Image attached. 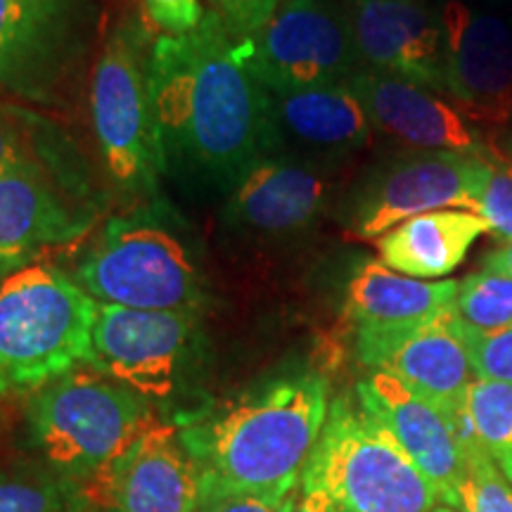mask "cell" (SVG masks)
Instances as JSON below:
<instances>
[{
	"label": "cell",
	"instance_id": "2e32d148",
	"mask_svg": "<svg viewBox=\"0 0 512 512\" xmlns=\"http://www.w3.org/2000/svg\"><path fill=\"white\" fill-rule=\"evenodd\" d=\"M86 512H200V486L171 420H157L81 484Z\"/></svg>",
	"mask_w": 512,
	"mask_h": 512
},
{
	"label": "cell",
	"instance_id": "8fae6325",
	"mask_svg": "<svg viewBox=\"0 0 512 512\" xmlns=\"http://www.w3.org/2000/svg\"><path fill=\"white\" fill-rule=\"evenodd\" d=\"M91 0H0V93L57 105L93 43Z\"/></svg>",
	"mask_w": 512,
	"mask_h": 512
},
{
	"label": "cell",
	"instance_id": "ac0fdd59",
	"mask_svg": "<svg viewBox=\"0 0 512 512\" xmlns=\"http://www.w3.org/2000/svg\"><path fill=\"white\" fill-rule=\"evenodd\" d=\"M347 86L361 100L373 131L392 138L401 150L475 155L489 147L456 105L430 88L368 69L351 74Z\"/></svg>",
	"mask_w": 512,
	"mask_h": 512
},
{
	"label": "cell",
	"instance_id": "277c9868",
	"mask_svg": "<svg viewBox=\"0 0 512 512\" xmlns=\"http://www.w3.org/2000/svg\"><path fill=\"white\" fill-rule=\"evenodd\" d=\"M95 311L91 294L48 261L0 278V399H31L88 366Z\"/></svg>",
	"mask_w": 512,
	"mask_h": 512
},
{
	"label": "cell",
	"instance_id": "7402d4cb",
	"mask_svg": "<svg viewBox=\"0 0 512 512\" xmlns=\"http://www.w3.org/2000/svg\"><path fill=\"white\" fill-rule=\"evenodd\" d=\"M456 294V280H420L382 261H363L347 283L344 313L356 328H389L451 311Z\"/></svg>",
	"mask_w": 512,
	"mask_h": 512
},
{
	"label": "cell",
	"instance_id": "603a6c76",
	"mask_svg": "<svg viewBox=\"0 0 512 512\" xmlns=\"http://www.w3.org/2000/svg\"><path fill=\"white\" fill-rule=\"evenodd\" d=\"M0 512H86L83 489L41 460L0 463Z\"/></svg>",
	"mask_w": 512,
	"mask_h": 512
},
{
	"label": "cell",
	"instance_id": "f1b7e54d",
	"mask_svg": "<svg viewBox=\"0 0 512 512\" xmlns=\"http://www.w3.org/2000/svg\"><path fill=\"white\" fill-rule=\"evenodd\" d=\"M36 121L34 112L0 102V174L34 150Z\"/></svg>",
	"mask_w": 512,
	"mask_h": 512
},
{
	"label": "cell",
	"instance_id": "8992f818",
	"mask_svg": "<svg viewBox=\"0 0 512 512\" xmlns=\"http://www.w3.org/2000/svg\"><path fill=\"white\" fill-rule=\"evenodd\" d=\"M150 34L133 17L110 31L91 79V119L107 178L138 202L159 197L164 178L150 93Z\"/></svg>",
	"mask_w": 512,
	"mask_h": 512
},
{
	"label": "cell",
	"instance_id": "5bb4252c",
	"mask_svg": "<svg viewBox=\"0 0 512 512\" xmlns=\"http://www.w3.org/2000/svg\"><path fill=\"white\" fill-rule=\"evenodd\" d=\"M356 356L368 370L387 373L415 394L451 411L477 380L456 311L389 325L356 328Z\"/></svg>",
	"mask_w": 512,
	"mask_h": 512
},
{
	"label": "cell",
	"instance_id": "cb8c5ba5",
	"mask_svg": "<svg viewBox=\"0 0 512 512\" xmlns=\"http://www.w3.org/2000/svg\"><path fill=\"white\" fill-rule=\"evenodd\" d=\"M451 418L463 451V475L448 508L458 512H512L510 479L477 441L463 413V399L451 408Z\"/></svg>",
	"mask_w": 512,
	"mask_h": 512
},
{
	"label": "cell",
	"instance_id": "d6a6232c",
	"mask_svg": "<svg viewBox=\"0 0 512 512\" xmlns=\"http://www.w3.org/2000/svg\"><path fill=\"white\" fill-rule=\"evenodd\" d=\"M292 512H337L335 505H332L328 491L320 486L316 479L309 475H302V482H299L297 501H294Z\"/></svg>",
	"mask_w": 512,
	"mask_h": 512
},
{
	"label": "cell",
	"instance_id": "8d00e7d4",
	"mask_svg": "<svg viewBox=\"0 0 512 512\" xmlns=\"http://www.w3.org/2000/svg\"><path fill=\"white\" fill-rule=\"evenodd\" d=\"M0 422H3V413H0Z\"/></svg>",
	"mask_w": 512,
	"mask_h": 512
},
{
	"label": "cell",
	"instance_id": "836d02e7",
	"mask_svg": "<svg viewBox=\"0 0 512 512\" xmlns=\"http://www.w3.org/2000/svg\"><path fill=\"white\" fill-rule=\"evenodd\" d=\"M482 268L484 271L505 275V278H512V242H505V245L491 249L482 256Z\"/></svg>",
	"mask_w": 512,
	"mask_h": 512
},
{
	"label": "cell",
	"instance_id": "e575fe53",
	"mask_svg": "<svg viewBox=\"0 0 512 512\" xmlns=\"http://www.w3.org/2000/svg\"><path fill=\"white\" fill-rule=\"evenodd\" d=\"M491 145L496 147L498 152H501L503 157H508V159H512V128L508 133H505V136H501V138H496V140H491Z\"/></svg>",
	"mask_w": 512,
	"mask_h": 512
},
{
	"label": "cell",
	"instance_id": "d4e9b609",
	"mask_svg": "<svg viewBox=\"0 0 512 512\" xmlns=\"http://www.w3.org/2000/svg\"><path fill=\"white\" fill-rule=\"evenodd\" d=\"M463 413L479 444L512 484V384L475 380L463 396Z\"/></svg>",
	"mask_w": 512,
	"mask_h": 512
},
{
	"label": "cell",
	"instance_id": "6da1fadb",
	"mask_svg": "<svg viewBox=\"0 0 512 512\" xmlns=\"http://www.w3.org/2000/svg\"><path fill=\"white\" fill-rule=\"evenodd\" d=\"M150 93L164 176L188 195L228 197L271 155L268 93L219 12L152 43Z\"/></svg>",
	"mask_w": 512,
	"mask_h": 512
},
{
	"label": "cell",
	"instance_id": "4316f807",
	"mask_svg": "<svg viewBox=\"0 0 512 512\" xmlns=\"http://www.w3.org/2000/svg\"><path fill=\"white\" fill-rule=\"evenodd\" d=\"M486 178L477 214L482 216L496 240L512 242V159L503 157L494 145L486 147Z\"/></svg>",
	"mask_w": 512,
	"mask_h": 512
},
{
	"label": "cell",
	"instance_id": "52a82bcc",
	"mask_svg": "<svg viewBox=\"0 0 512 512\" xmlns=\"http://www.w3.org/2000/svg\"><path fill=\"white\" fill-rule=\"evenodd\" d=\"M304 475L328 491L337 512H432L439 491L358 396L330 401Z\"/></svg>",
	"mask_w": 512,
	"mask_h": 512
},
{
	"label": "cell",
	"instance_id": "1f68e13d",
	"mask_svg": "<svg viewBox=\"0 0 512 512\" xmlns=\"http://www.w3.org/2000/svg\"><path fill=\"white\" fill-rule=\"evenodd\" d=\"M297 491L283 498L211 496L202 498L200 512H292L294 501H297Z\"/></svg>",
	"mask_w": 512,
	"mask_h": 512
},
{
	"label": "cell",
	"instance_id": "5b68a950",
	"mask_svg": "<svg viewBox=\"0 0 512 512\" xmlns=\"http://www.w3.org/2000/svg\"><path fill=\"white\" fill-rule=\"evenodd\" d=\"M155 422L150 401L91 366L50 382L24 411L36 460L79 484L98 475Z\"/></svg>",
	"mask_w": 512,
	"mask_h": 512
},
{
	"label": "cell",
	"instance_id": "7c38bea8",
	"mask_svg": "<svg viewBox=\"0 0 512 512\" xmlns=\"http://www.w3.org/2000/svg\"><path fill=\"white\" fill-rule=\"evenodd\" d=\"M240 53L268 91L344 83L361 69L347 12L339 0H283Z\"/></svg>",
	"mask_w": 512,
	"mask_h": 512
},
{
	"label": "cell",
	"instance_id": "9c48e42d",
	"mask_svg": "<svg viewBox=\"0 0 512 512\" xmlns=\"http://www.w3.org/2000/svg\"><path fill=\"white\" fill-rule=\"evenodd\" d=\"M204 358L207 339L197 313L98 304L88 366L155 408H176L174 418L200 384Z\"/></svg>",
	"mask_w": 512,
	"mask_h": 512
},
{
	"label": "cell",
	"instance_id": "83f0119b",
	"mask_svg": "<svg viewBox=\"0 0 512 512\" xmlns=\"http://www.w3.org/2000/svg\"><path fill=\"white\" fill-rule=\"evenodd\" d=\"M463 337L477 380L512 384V325L501 330H475L463 323Z\"/></svg>",
	"mask_w": 512,
	"mask_h": 512
},
{
	"label": "cell",
	"instance_id": "4fadbf2b",
	"mask_svg": "<svg viewBox=\"0 0 512 512\" xmlns=\"http://www.w3.org/2000/svg\"><path fill=\"white\" fill-rule=\"evenodd\" d=\"M446 98L475 128L512 126V29L463 0L441 8Z\"/></svg>",
	"mask_w": 512,
	"mask_h": 512
},
{
	"label": "cell",
	"instance_id": "30bf717a",
	"mask_svg": "<svg viewBox=\"0 0 512 512\" xmlns=\"http://www.w3.org/2000/svg\"><path fill=\"white\" fill-rule=\"evenodd\" d=\"M486 150H396L368 166L339 202V223L361 240H377L413 216L439 209L475 211L486 178Z\"/></svg>",
	"mask_w": 512,
	"mask_h": 512
},
{
	"label": "cell",
	"instance_id": "7a4b0ae2",
	"mask_svg": "<svg viewBox=\"0 0 512 512\" xmlns=\"http://www.w3.org/2000/svg\"><path fill=\"white\" fill-rule=\"evenodd\" d=\"M330 411V384L316 370H287L178 415V439L211 496L283 498L299 489Z\"/></svg>",
	"mask_w": 512,
	"mask_h": 512
},
{
	"label": "cell",
	"instance_id": "ba28073f",
	"mask_svg": "<svg viewBox=\"0 0 512 512\" xmlns=\"http://www.w3.org/2000/svg\"><path fill=\"white\" fill-rule=\"evenodd\" d=\"M98 216L79 166L67 164L55 131L38 119L34 150L0 174V278L81 240Z\"/></svg>",
	"mask_w": 512,
	"mask_h": 512
},
{
	"label": "cell",
	"instance_id": "44dd1931",
	"mask_svg": "<svg viewBox=\"0 0 512 512\" xmlns=\"http://www.w3.org/2000/svg\"><path fill=\"white\" fill-rule=\"evenodd\" d=\"M489 233L484 219L467 209H439L399 223L375 240L384 266L411 278H446Z\"/></svg>",
	"mask_w": 512,
	"mask_h": 512
},
{
	"label": "cell",
	"instance_id": "3957f363",
	"mask_svg": "<svg viewBox=\"0 0 512 512\" xmlns=\"http://www.w3.org/2000/svg\"><path fill=\"white\" fill-rule=\"evenodd\" d=\"M72 278L98 304L197 316L209 306L197 242L162 197L102 223L76 259Z\"/></svg>",
	"mask_w": 512,
	"mask_h": 512
},
{
	"label": "cell",
	"instance_id": "d6986e66",
	"mask_svg": "<svg viewBox=\"0 0 512 512\" xmlns=\"http://www.w3.org/2000/svg\"><path fill=\"white\" fill-rule=\"evenodd\" d=\"M266 93L271 155L287 152L332 166L366 147L373 126L347 81Z\"/></svg>",
	"mask_w": 512,
	"mask_h": 512
},
{
	"label": "cell",
	"instance_id": "e0dca14e",
	"mask_svg": "<svg viewBox=\"0 0 512 512\" xmlns=\"http://www.w3.org/2000/svg\"><path fill=\"white\" fill-rule=\"evenodd\" d=\"M361 69L399 76L446 98L444 24L425 0H339Z\"/></svg>",
	"mask_w": 512,
	"mask_h": 512
},
{
	"label": "cell",
	"instance_id": "f546056e",
	"mask_svg": "<svg viewBox=\"0 0 512 512\" xmlns=\"http://www.w3.org/2000/svg\"><path fill=\"white\" fill-rule=\"evenodd\" d=\"M219 17L235 41L259 34L271 22L283 0H214Z\"/></svg>",
	"mask_w": 512,
	"mask_h": 512
},
{
	"label": "cell",
	"instance_id": "9a60e30c",
	"mask_svg": "<svg viewBox=\"0 0 512 512\" xmlns=\"http://www.w3.org/2000/svg\"><path fill=\"white\" fill-rule=\"evenodd\" d=\"M332 166L297 155H266L235 185L221 209L230 233L249 240H292L316 226L332 200Z\"/></svg>",
	"mask_w": 512,
	"mask_h": 512
},
{
	"label": "cell",
	"instance_id": "4dcf8cb0",
	"mask_svg": "<svg viewBox=\"0 0 512 512\" xmlns=\"http://www.w3.org/2000/svg\"><path fill=\"white\" fill-rule=\"evenodd\" d=\"M147 17L164 36H183L202 22L207 10L200 0H143Z\"/></svg>",
	"mask_w": 512,
	"mask_h": 512
},
{
	"label": "cell",
	"instance_id": "d590c367",
	"mask_svg": "<svg viewBox=\"0 0 512 512\" xmlns=\"http://www.w3.org/2000/svg\"><path fill=\"white\" fill-rule=\"evenodd\" d=\"M432 512H458V510H453V508H448V505H437V508H434Z\"/></svg>",
	"mask_w": 512,
	"mask_h": 512
},
{
	"label": "cell",
	"instance_id": "484cf974",
	"mask_svg": "<svg viewBox=\"0 0 512 512\" xmlns=\"http://www.w3.org/2000/svg\"><path fill=\"white\" fill-rule=\"evenodd\" d=\"M456 316L475 330H501L512 325V278L477 271L458 283Z\"/></svg>",
	"mask_w": 512,
	"mask_h": 512
},
{
	"label": "cell",
	"instance_id": "ffe728a7",
	"mask_svg": "<svg viewBox=\"0 0 512 512\" xmlns=\"http://www.w3.org/2000/svg\"><path fill=\"white\" fill-rule=\"evenodd\" d=\"M356 396L370 415L387 427L406 456L439 491L441 505H451L463 475V451L451 411L411 392L387 373L370 370L358 382Z\"/></svg>",
	"mask_w": 512,
	"mask_h": 512
}]
</instances>
